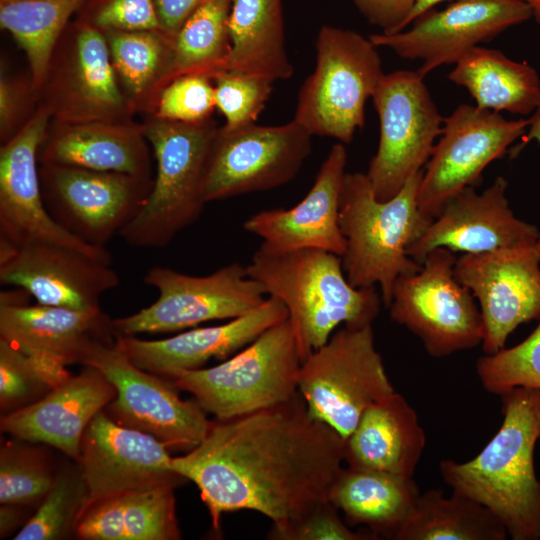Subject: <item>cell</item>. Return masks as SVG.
I'll list each match as a JSON object with an SVG mask.
<instances>
[{
    "label": "cell",
    "mask_w": 540,
    "mask_h": 540,
    "mask_svg": "<svg viewBox=\"0 0 540 540\" xmlns=\"http://www.w3.org/2000/svg\"><path fill=\"white\" fill-rule=\"evenodd\" d=\"M344 439L291 400L212 422L204 439L172 457L171 469L199 489L214 530L222 514L251 510L284 529L329 501L343 467Z\"/></svg>",
    "instance_id": "1"
},
{
    "label": "cell",
    "mask_w": 540,
    "mask_h": 540,
    "mask_svg": "<svg viewBox=\"0 0 540 540\" xmlns=\"http://www.w3.org/2000/svg\"><path fill=\"white\" fill-rule=\"evenodd\" d=\"M503 421L492 439L466 462L439 463L452 492L487 507L513 540H540V481L534 449L540 439V389L518 387L500 395Z\"/></svg>",
    "instance_id": "2"
},
{
    "label": "cell",
    "mask_w": 540,
    "mask_h": 540,
    "mask_svg": "<svg viewBox=\"0 0 540 540\" xmlns=\"http://www.w3.org/2000/svg\"><path fill=\"white\" fill-rule=\"evenodd\" d=\"M246 270L285 305L302 362L340 325H372L383 303L376 287L349 283L340 256L319 249L277 251L260 244Z\"/></svg>",
    "instance_id": "3"
},
{
    "label": "cell",
    "mask_w": 540,
    "mask_h": 540,
    "mask_svg": "<svg viewBox=\"0 0 540 540\" xmlns=\"http://www.w3.org/2000/svg\"><path fill=\"white\" fill-rule=\"evenodd\" d=\"M423 170L412 176L393 198L381 201L362 172H346L339 224L346 241L341 257L349 283L356 288L380 287L388 308L395 281L417 272L421 264L408 256L432 222L419 209L417 194Z\"/></svg>",
    "instance_id": "4"
},
{
    "label": "cell",
    "mask_w": 540,
    "mask_h": 540,
    "mask_svg": "<svg viewBox=\"0 0 540 540\" xmlns=\"http://www.w3.org/2000/svg\"><path fill=\"white\" fill-rule=\"evenodd\" d=\"M156 159V177L135 218L120 232L130 246L169 245L200 217L211 146L219 128L209 119L182 123L156 118L142 127Z\"/></svg>",
    "instance_id": "5"
},
{
    "label": "cell",
    "mask_w": 540,
    "mask_h": 540,
    "mask_svg": "<svg viewBox=\"0 0 540 540\" xmlns=\"http://www.w3.org/2000/svg\"><path fill=\"white\" fill-rule=\"evenodd\" d=\"M301 364L287 318L220 364L181 371L169 380L189 392L205 412L228 420L291 400L298 393Z\"/></svg>",
    "instance_id": "6"
},
{
    "label": "cell",
    "mask_w": 540,
    "mask_h": 540,
    "mask_svg": "<svg viewBox=\"0 0 540 540\" xmlns=\"http://www.w3.org/2000/svg\"><path fill=\"white\" fill-rule=\"evenodd\" d=\"M315 48V68L299 90L293 119L312 136L351 143L385 74L378 47L356 31L324 25Z\"/></svg>",
    "instance_id": "7"
},
{
    "label": "cell",
    "mask_w": 540,
    "mask_h": 540,
    "mask_svg": "<svg viewBox=\"0 0 540 540\" xmlns=\"http://www.w3.org/2000/svg\"><path fill=\"white\" fill-rule=\"evenodd\" d=\"M395 391L372 325L343 326L302 362L298 392L309 413L345 440L364 411Z\"/></svg>",
    "instance_id": "8"
},
{
    "label": "cell",
    "mask_w": 540,
    "mask_h": 540,
    "mask_svg": "<svg viewBox=\"0 0 540 540\" xmlns=\"http://www.w3.org/2000/svg\"><path fill=\"white\" fill-rule=\"evenodd\" d=\"M456 261L450 249L431 250L417 272L397 278L388 306L391 320L416 335L436 358L474 348L484 336L479 305L455 278Z\"/></svg>",
    "instance_id": "9"
},
{
    "label": "cell",
    "mask_w": 540,
    "mask_h": 540,
    "mask_svg": "<svg viewBox=\"0 0 540 540\" xmlns=\"http://www.w3.org/2000/svg\"><path fill=\"white\" fill-rule=\"evenodd\" d=\"M143 280L157 289L158 298L134 314L112 320L115 336L174 332L212 320H232L267 299L263 287L238 262L204 276L154 266Z\"/></svg>",
    "instance_id": "10"
},
{
    "label": "cell",
    "mask_w": 540,
    "mask_h": 540,
    "mask_svg": "<svg viewBox=\"0 0 540 540\" xmlns=\"http://www.w3.org/2000/svg\"><path fill=\"white\" fill-rule=\"evenodd\" d=\"M371 99L380 135L366 175L376 198L386 201L423 170L441 134L444 117L417 71L384 74Z\"/></svg>",
    "instance_id": "11"
},
{
    "label": "cell",
    "mask_w": 540,
    "mask_h": 540,
    "mask_svg": "<svg viewBox=\"0 0 540 540\" xmlns=\"http://www.w3.org/2000/svg\"><path fill=\"white\" fill-rule=\"evenodd\" d=\"M81 364L96 368L114 386L116 397L107 407L119 424L188 451L206 436L212 422L198 402L183 400L171 380L136 366L116 343L92 342Z\"/></svg>",
    "instance_id": "12"
},
{
    "label": "cell",
    "mask_w": 540,
    "mask_h": 540,
    "mask_svg": "<svg viewBox=\"0 0 540 540\" xmlns=\"http://www.w3.org/2000/svg\"><path fill=\"white\" fill-rule=\"evenodd\" d=\"M312 135L294 119L274 126L221 127L208 157L206 203L268 191L293 180L312 150Z\"/></svg>",
    "instance_id": "13"
},
{
    "label": "cell",
    "mask_w": 540,
    "mask_h": 540,
    "mask_svg": "<svg viewBox=\"0 0 540 540\" xmlns=\"http://www.w3.org/2000/svg\"><path fill=\"white\" fill-rule=\"evenodd\" d=\"M39 173L51 217L81 241L102 248L135 218L153 184L149 177L61 165H42Z\"/></svg>",
    "instance_id": "14"
},
{
    "label": "cell",
    "mask_w": 540,
    "mask_h": 540,
    "mask_svg": "<svg viewBox=\"0 0 540 540\" xmlns=\"http://www.w3.org/2000/svg\"><path fill=\"white\" fill-rule=\"evenodd\" d=\"M529 120L461 104L444 118L439 140L423 170L417 194L420 211L434 219L458 192L475 186L484 169L523 137Z\"/></svg>",
    "instance_id": "15"
},
{
    "label": "cell",
    "mask_w": 540,
    "mask_h": 540,
    "mask_svg": "<svg viewBox=\"0 0 540 540\" xmlns=\"http://www.w3.org/2000/svg\"><path fill=\"white\" fill-rule=\"evenodd\" d=\"M49 108L39 109L1 147L0 245L53 243L111 262L106 248L89 245L62 228L49 214L37 169L39 149L46 139Z\"/></svg>",
    "instance_id": "16"
},
{
    "label": "cell",
    "mask_w": 540,
    "mask_h": 540,
    "mask_svg": "<svg viewBox=\"0 0 540 540\" xmlns=\"http://www.w3.org/2000/svg\"><path fill=\"white\" fill-rule=\"evenodd\" d=\"M531 18L530 6L521 0H456L443 10L426 13L400 32L374 33L369 39L402 59L421 61L417 72L425 77Z\"/></svg>",
    "instance_id": "17"
},
{
    "label": "cell",
    "mask_w": 540,
    "mask_h": 540,
    "mask_svg": "<svg viewBox=\"0 0 540 540\" xmlns=\"http://www.w3.org/2000/svg\"><path fill=\"white\" fill-rule=\"evenodd\" d=\"M533 246L464 253L457 258L455 278L478 301L485 354L504 348L520 324L540 318V259Z\"/></svg>",
    "instance_id": "18"
},
{
    "label": "cell",
    "mask_w": 540,
    "mask_h": 540,
    "mask_svg": "<svg viewBox=\"0 0 540 540\" xmlns=\"http://www.w3.org/2000/svg\"><path fill=\"white\" fill-rule=\"evenodd\" d=\"M113 332L101 310H74L23 300H0V338L19 350L50 389L71 374L67 366L81 363L89 347Z\"/></svg>",
    "instance_id": "19"
},
{
    "label": "cell",
    "mask_w": 540,
    "mask_h": 540,
    "mask_svg": "<svg viewBox=\"0 0 540 540\" xmlns=\"http://www.w3.org/2000/svg\"><path fill=\"white\" fill-rule=\"evenodd\" d=\"M0 282L21 288L43 305L92 310L118 286L119 276L110 263L78 249L30 243L0 245Z\"/></svg>",
    "instance_id": "20"
},
{
    "label": "cell",
    "mask_w": 540,
    "mask_h": 540,
    "mask_svg": "<svg viewBox=\"0 0 540 540\" xmlns=\"http://www.w3.org/2000/svg\"><path fill=\"white\" fill-rule=\"evenodd\" d=\"M171 459L158 439L100 411L84 431L77 460L87 502L129 490L180 485L185 479L171 469Z\"/></svg>",
    "instance_id": "21"
},
{
    "label": "cell",
    "mask_w": 540,
    "mask_h": 540,
    "mask_svg": "<svg viewBox=\"0 0 540 540\" xmlns=\"http://www.w3.org/2000/svg\"><path fill=\"white\" fill-rule=\"evenodd\" d=\"M507 188L508 182L502 176L482 193H477L474 186L465 187L444 205L424 234L408 248V256L422 264L427 254L439 247L481 253L535 245L540 232L514 215Z\"/></svg>",
    "instance_id": "22"
},
{
    "label": "cell",
    "mask_w": 540,
    "mask_h": 540,
    "mask_svg": "<svg viewBox=\"0 0 540 540\" xmlns=\"http://www.w3.org/2000/svg\"><path fill=\"white\" fill-rule=\"evenodd\" d=\"M347 152L334 144L321 164L305 197L291 208L259 211L243 223V229L277 251L319 249L343 256L346 241L339 224L340 198Z\"/></svg>",
    "instance_id": "23"
},
{
    "label": "cell",
    "mask_w": 540,
    "mask_h": 540,
    "mask_svg": "<svg viewBox=\"0 0 540 540\" xmlns=\"http://www.w3.org/2000/svg\"><path fill=\"white\" fill-rule=\"evenodd\" d=\"M287 318L285 305L269 296L257 309L222 325L192 328L160 340L117 335L115 343L139 368L170 379L202 368L211 359L226 360Z\"/></svg>",
    "instance_id": "24"
},
{
    "label": "cell",
    "mask_w": 540,
    "mask_h": 540,
    "mask_svg": "<svg viewBox=\"0 0 540 540\" xmlns=\"http://www.w3.org/2000/svg\"><path fill=\"white\" fill-rule=\"evenodd\" d=\"M115 397L111 382L85 366L39 400L2 416L1 430L19 440L53 446L77 461L86 427Z\"/></svg>",
    "instance_id": "25"
},
{
    "label": "cell",
    "mask_w": 540,
    "mask_h": 540,
    "mask_svg": "<svg viewBox=\"0 0 540 540\" xmlns=\"http://www.w3.org/2000/svg\"><path fill=\"white\" fill-rule=\"evenodd\" d=\"M426 445L416 410L398 392L369 406L344 440V463L413 477Z\"/></svg>",
    "instance_id": "26"
},
{
    "label": "cell",
    "mask_w": 540,
    "mask_h": 540,
    "mask_svg": "<svg viewBox=\"0 0 540 540\" xmlns=\"http://www.w3.org/2000/svg\"><path fill=\"white\" fill-rule=\"evenodd\" d=\"M55 91L52 109L62 123L116 122L124 112L107 39L96 27L78 30Z\"/></svg>",
    "instance_id": "27"
},
{
    "label": "cell",
    "mask_w": 540,
    "mask_h": 540,
    "mask_svg": "<svg viewBox=\"0 0 540 540\" xmlns=\"http://www.w3.org/2000/svg\"><path fill=\"white\" fill-rule=\"evenodd\" d=\"M143 129L117 122L62 123L42 143V165H61L149 177Z\"/></svg>",
    "instance_id": "28"
},
{
    "label": "cell",
    "mask_w": 540,
    "mask_h": 540,
    "mask_svg": "<svg viewBox=\"0 0 540 540\" xmlns=\"http://www.w3.org/2000/svg\"><path fill=\"white\" fill-rule=\"evenodd\" d=\"M174 485L129 490L86 502L74 532L84 540H177Z\"/></svg>",
    "instance_id": "29"
},
{
    "label": "cell",
    "mask_w": 540,
    "mask_h": 540,
    "mask_svg": "<svg viewBox=\"0 0 540 540\" xmlns=\"http://www.w3.org/2000/svg\"><path fill=\"white\" fill-rule=\"evenodd\" d=\"M420 494L413 477L347 466L338 473L329 501L349 526H364L377 539L396 540Z\"/></svg>",
    "instance_id": "30"
},
{
    "label": "cell",
    "mask_w": 540,
    "mask_h": 540,
    "mask_svg": "<svg viewBox=\"0 0 540 540\" xmlns=\"http://www.w3.org/2000/svg\"><path fill=\"white\" fill-rule=\"evenodd\" d=\"M228 31L230 53L224 70L273 83L293 75L285 46L281 0H232Z\"/></svg>",
    "instance_id": "31"
},
{
    "label": "cell",
    "mask_w": 540,
    "mask_h": 540,
    "mask_svg": "<svg viewBox=\"0 0 540 540\" xmlns=\"http://www.w3.org/2000/svg\"><path fill=\"white\" fill-rule=\"evenodd\" d=\"M464 87L475 105L526 116L540 103V78L527 62L510 59L497 49L477 46L465 54L448 74Z\"/></svg>",
    "instance_id": "32"
},
{
    "label": "cell",
    "mask_w": 540,
    "mask_h": 540,
    "mask_svg": "<svg viewBox=\"0 0 540 540\" xmlns=\"http://www.w3.org/2000/svg\"><path fill=\"white\" fill-rule=\"evenodd\" d=\"M501 521L481 503L439 489L420 494L396 540H505Z\"/></svg>",
    "instance_id": "33"
},
{
    "label": "cell",
    "mask_w": 540,
    "mask_h": 540,
    "mask_svg": "<svg viewBox=\"0 0 540 540\" xmlns=\"http://www.w3.org/2000/svg\"><path fill=\"white\" fill-rule=\"evenodd\" d=\"M85 0H0V25L25 52L34 87L43 84L57 39Z\"/></svg>",
    "instance_id": "34"
},
{
    "label": "cell",
    "mask_w": 540,
    "mask_h": 540,
    "mask_svg": "<svg viewBox=\"0 0 540 540\" xmlns=\"http://www.w3.org/2000/svg\"><path fill=\"white\" fill-rule=\"evenodd\" d=\"M232 0H206L173 38L172 76L224 71L230 53L228 21Z\"/></svg>",
    "instance_id": "35"
},
{
    "label": "cell",
    "mask_w": 540,
    "mask_h": 540,
    "mask_svg": "<svg viewBox=\"0 0 540 540\" xmlns=\"http://www.w3.org/2000/svg\"><path fill=\"white\" fill-rule=\"evenodd\" d=\"M111 61L129 93L142 94L162 70L172 75L173 39L153 31H107Z\"/></svg>",
    "instance_id": "36"
},
{
    "label": "cell",
    "mask_w": 540,
    "mask_h": 540,
    "mask_svg": "<svg viewBox=\"0 0 540 540\" xmlns=\"http://www.w3.org/2000/svg\"><path fill=\"white\" fill-rule=\"evenodd\" d=\"M88 491L79 468L56 474L53 485L15 540H54L74 530Z\"/></svg>",
    "instance_id": "37"
},
{
    "label": "cell",
    "mask_w": 540,
    "mask_h": 540,
    "mask_svg": "<svg viewBox=\"0 0 540 540\" xmlns=\"http://www.w3.org/2000/svg\"><path fill=\"white\" fill-rule=\"evenodd\" d=\"M56 474L38 451L11 442L0 451V502L15 506L41 503Z\"/></svg>",
    "instance_id": "38"
},
{
    "label": "cell",
    "mask_w": 540,
    "mask_h": 540,
    "mask_svg": "<svg viewBox=\"0 0 540 540\" xmlns=\"http://www.w3.org/2000/svg\"><path fill=\"white\" fill-rule=\"evenodd\" d=\"M476 373L483 388L495 395L518 387L540 389V322L519 344L478 358Z\"/></svg>",
    "instance_id": "39"
},
{
    "label": "cell",
    "mask_w": 540,
    "mask_h": 540,
    "mask_svg": "<svg viewBox=\"0 0 540 540\" xmlns=\"http://www.w3.org/2000/svg\"><path fill=\"white\" fill-rule=\"evenodd\" d=\"M212 79L215 104L225 118L226 129L255 123L273 89L268 79L229 70L218 72Z\"/></svg>",
    "instance_id": "40"
},
{
    "label": "cell",
    "mask_w": 540,
    "mask_h": 540,
    "mask_svg": "<svg viewBox=\"0 0 540 540\" xmlns=\"http://www.w3.org/2000/svg\"><path fill=\"white\" fill-rule=\"evenodd\" d=\"M211 79L199 73L174 78L160 94L156 118L182 123L209 120L216 107Z\"/></svg>",
    "instance_id": "41"
},
{
    "label": "cell",
    "mask_w": 540,
    "mask_h": 540,
    "mask_svg": "<svg viewBox=\"0 0 540 540\" xmlns=\"http://www.w3.org/2000/svg\"><path fill=\"white\" fill-rule=\"evenodd\" d=\"M51 389L31 362L0 338V404L10 412L27 406Z\"/></svg>",
    "instance_id": "42"
},
{
    "label": "cell",
    "mask_w": 540,
    "mask_h": 540,
    "mask_svg": "<svg viewBox=\"0 0 540 540\" xmlns=\"http://www.w3.org/2000/svg\"><path fill=\"white\" fill-rule=\"evenodd\" d=\"M341 519L339 510L325 501L303 517L268 538L275 540H374L370 531H355Z\"/></svg>",
    "instance_id": "43"
},
{
    "label": "cell",
    "mask_w": 540,
    "mask_h": 540,
    "mask_svg": "<svg viewBox=\"0 0 540 540\" xmlns=\"http://www.w3.org/2000/svg\"><path fill=\"white\" fill-rule=\"evenodd\" d=\"M95 24L106 31L161 29L154 0H110L97 13Z\"/></svg>",
    "instance_id": "44"
},
{
    "label": "cell",
    "mask_w": 540,
    "mask_h": 540,
    "mask_svg": "<svg viewBox=\"0 0 540 540\" xmlns=\"http://www.w3.org/2000/svg\"><path fill=\"white\" fill-rule=\"evenodd\" d=\"M359 13L381 32L393 34L402 30V25L411 11L415 0H352Z\"/></svg>",
    "instance_id": "45"
},
{
    "label": "cell",
    "mask_w": 540,
    "mask_h": 540,
    "mask_svg": "<svg viewBox=\"0 0 540 540\" xmlns=\"http://www.w3.org/2000/svg\"><path fill=\"white\" fill-rule=\"evenodd\" d=\"M161 30L174 38L185 21L206 0H154Z\"/></svg>",
    "instance_id": "46"
},
{
    "label": "cell",
    "mask_w": 540,
    "mask_h": 540,
    "mask_svg": "<svg viewBox=\"0 0 540 540\" xmlns=\"http://www.w3.org/2000/svg\"><path fill=\"white\" fill-rule=\"evenodd\" d=\"M22 94L19 87L3 76L0 81V126L5 142L15 133V123L22 109Z\"/></svg>",
    "instance_id": "47"
},
{
    "label": "cell",
    "mask_w": 540,
    "mask_h": 540,
    "mask_svg": "<svg viewBox=\"0 0 540 540\" xmlns=\"http://www.w3.org/2000/svg\"><path fill=\"white\" fill-rule=\"evenodd\" d=\"M446 0H415L414 5L409 12L408 16L406 17L403 25L402 30L409 27L414 21H416L421 16L425 15L426 13L433 10V8ZM401 30V31H402Z\"/></svg>",
    "instance_id": "48"
},
{
    "label": "cell",
    "mask_w": 540,
    "mask_h": 540,
    "mask_svg": "<svg viewBox=\"0 0 540 540\" xmlns=\"http://www.w3.org/2000/svg\"><path fill=\"white\" fill-rule=\"evenodd\" d=\"M0 527L1 536L6 535L19 520L18 512L15 505L1 504Z\"/></svg>",
    "instance_id": "49"
},
{
    "label": "cell",
    "mask_w": 540,
    "mask_h": 540,
    "mask_svg": "<svg viewBox=\"0 0 540 540\" xmlns=\"http://www.w3.org/2000/svg\"><path fill=\"white\" fill-rule=\"evenodd\" d=\"M528 120L527 131L523 136L524 144L532 140H535L540 144V103Z\"/></svg>",
    "instance_id": "50"
},
{
    "label": "cell",
    "mask_w": 540,
    "mask_h": 540,
    "mask_svg": "<svg viewBox=\"0 0 540 540\" xmlns=\"http://www.w3.org/2000/svg\"><path fill=\"white\" fill-rule=\"evenodd\" d=\"M528 4L532 10L533 18L540 23V0H521Z\"/></svg>",
    "instance_id": "51"
},
{
    "label": "cell",
    "mask_w": 540,
    "mask_h": 540,
    "mask_svg": "<svg viewBox=\"0 0 540 540\" xmlns=\"http://www.w3.org/2000/svg\"><path fill=\"white\" fill-rule=\"evenodd\" d=\"M533 252L535 256L540 259V237L538 238L537 242L533 246Z\"/></svg>",
    "instance_id": "52"
}]
</instances>
